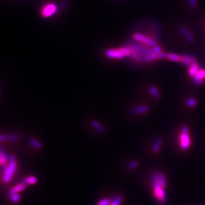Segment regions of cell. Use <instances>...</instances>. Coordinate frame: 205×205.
Returning a JSON list of instances; mask_svg holds the SVG:
<instances>
[{"label":"cell","mask_w":205,"mask_h":205,"mask_svg":"<svg viewBox=\"0 0 205 205\" xmlns=\"http://www.w3.org/2000/svg\"><path fill=\"white\" fill-rule=\"evenodd\" d=\"M163 143V140L161 137H157L155 139L152 145V151L154 154H157L160 151Z\"/></svg>","instance_id":"obj_11"},{"label":"cell","mask_w":205,"mask_h":205,"mask_svg":"<svg viewBox=\"0 0 205 205\" xmlns=\"http://www.w3.org/2000/svg\"><path fill=\"white\" fill-rule=\"evenodd\" d=\"M150 110L149 108L146 105H141V106H137L133 107L132 108V112L134 114L140 115V114H144L147 113V111Z\"/></svg>","instance_id":"obj_10"},{"label":"cell","mask_w":205,"mask_h":205,"mask_svg":"<svg viewBox=\"0 0 205 205\" xmlns=\"http://www.w3.org/2000/svg\"><path fill=\"white\" fill-rule=\"evenodd\" d=\"M29 143H30L31 146L34 147L35 149H37V150H40V149L42 148L41 143L39 141H38L36 139H34V138L29 139Z\"/></svg>","instance_id":"obj_18"},{"label":"cell","mask_w":205,"mask_h":205,"mask_svg":"<svg viewBox=\"0 0 205 205\" xmlns=\"http://www.w3.org/2000/svg\"><path fill=\"white\" fill-rule=\"evenodd\" d=\"M91 125L93 128L100 133H105L106 129L104 128V127L100 124V122L96 120H92L91 122Z\"/></svg>","instance_id":"obj_13"},{"label":"cell","mask_w":205,"mask_h":205,"mask_svg":"<svg viewBox=\"0 0 205 205\" xmlns=\"http://www.w3.org/2000/svg\"><path fill=\"white\" fill-rule=\"evenodd\" d=\"M20 199H21V196L19 193H16V194H13V195H11V200H12V202L13 203H17L18 202H19Z\"/></svg>","instance_id":"obj_21"},{"label":"cell","mask_w":205,"mask_h":205,"mask_svg":"<svg viewBox=\"0 0 205 205\" xmlns=\"http://www.w3.org/2000/svg\"><path fill=\"white\" fill-rule=\"evenodd\" d=\"M149 92L150 94L155 98H159L160 97V92L155 87H150L149 88Z\"/></svg>","instance_id":"obj_19"},{"label":"cell","mask_w":205,"mask_h":205,"mask_svg":"<svg viewBox=\"0 0 205 205\" xmlns=\"http://www.w3.org/2000/svg\"><path fill=\"white\" fill-rule=\"evenodd\" d=\"M133 39H135L137 41H139L142 43L145 44H146L147 46H150V47H154L155 45H157V43L154 41V39H152L150 37H148L145 36L142 34H140V33H135V34L133 35Z\"/></svg>","instance_id":"obj_4"},{"label":"cell","mask_w":205,"mask_h":205,"mask_svg":"<svg viewBox=\"0 0 205 205\" xmlns=\"http://www.w3.org/2000/svg\"><path fill=\"white\" fill-rule=\"evenodd\" d=\"M25 188H26V185L23 182L22 183H19L11 189L9 191V194L11 195H13V194L19 193L21 191H23L25 189Z\"/></svg>","instance_id":"obj_12"},{"label":"cell","mask_w":205,"mask_h":205,"mask_svg":"<svg viewBox=\"0 0 205 205\" xmlns=\"http://www.w3.org/2000/svg\"><path fill=\"white\" fill-rule=\"evenodd\" d=\"M191 140L189 135V128L187 125H183L181 128V134L180 136V147L182 150H187L191 146Z\"/></svg>","instance_id":"obj_3"},{"label":"cell","mask_w":205,"mask_h":205,"mask_svg":"<svg viewBox=\"0 0 205 205\" xmlns=\"http://www.w3.org/2000/svg\"><path fill=\"white\" fill-rule=\"evenodd\" d=\"M189 4L190 7L195 9L197 6V1L196 0H189Z\"/></svg>","instance_id":"obj_27"},{"label":"cell","mask_w":205,"mask_h":205,"mask_svg":"<svg viewBox=\"0 0 205 205\" xmlns=\"http://www.w3.org/2000/svg\"><path fill=\"white\" fill-rule=\"evenodd\" d=\"M138 162H137L136 161H131L128 162V167L129 169H134L138 167Z\"/></svg>","instance_id":"obj_26"},{"label":"cell","mask_w":205,"mask_h":205,"mask_svg":"<svg viewBox=\"0 0 205 205\" xmlns=\"http://www.w3.org/2000/svg\"><path fill=\"white\" fill-rule=\"evenodd\" d=\"M25 185H35L36 184L37 182H38V179L37 178L34 177V176H29L25 178L23 181Z\"/></svg>","instance_id":"obj_16"},{"label":"cell","mask_w":205,"mask_h":205,"mask_svg":"<svg viewBox=\"0 0 205 205\" xmlns=\"http://www.w3.org/2000/svg\"><path fill=\"white\" fill-rule=\"evenodd\" d=\"M178 30H179L181 35L183 36L189 42H193L194 41H195V37H194L193 33L190 31L189 29L187 27H186L185 26L183 25L180 26L179 28H178Z\"/></svg>","instance_id":"obj_8"},{"label":"cell","mask_w":205,"mask_h":205,"mask_svg":"<svg viewBox=\"0 0 205 205\" xmlns=\"http://www.w3.org/2000/svg\"><path fill=\"white\" fill-rule=\"evenodd\" d=\"M196 58L195 56L191 55H184L181 56L180 62L186 66L190 67L195 63H196Z\"/></svg>","instance_id":"obj_6"},{"label":"cell","mask_w":205,"mask_h":205,"mask_svg":"<svg viewBox=\"0 0 205 205\" xmlns=\"http://www.w3.org/2000/svg\"><path fill=\"white\" fill-rule=\"evenodd\" d=\"M19 139V136L17 135V134L12 133V134H9V135H7V141H17Z\"/></svg>","instance_id":"obj_22"},{"label":"cell","mask_w":205,"mask_h":205,"mask_svg":"<svg viewBox=\"0 0 205 205\" xmlns=\"http://www.w3.org/2000/svg\"><path fill=\"white\" fill-rule=\"evenodd\" d=\"M153 50H154V53H157V54H159V53H161V52H162V50H161V48L160 46L159 45H155L154 47H153Z\"/></svg>","instance_id":"obj_28"},{"label":"cell","mask_w":205,"mask_h":205,"mask_svg":"<svg viewBox=\"0 0 205 205\" xmlns=\"http://www.w3.org/2000/svg\"><path fill=\"white\" fill-rule=\"evenodd\" d=\"M111 200L110 199H104L99 200L97 203V205H110Z\"/></svg>","instance_id":"obj_25"},{"label":"cell","mask_w":205,"mask_h":205,"mask_svg":"<svg viewBox=\"0 0 205 205\" xmlns=\"http://www.w3.org/2000/svg\"><path fill=\"white\" fill-rule=\"evenodd\" d=\"M199 70H200V66L198 64H197V63L193 64V65H191L189 67V76L191 77H194Z\"/></svg>","instance_id":"obj_15"},{"label":"cell","mask_w":205,"mask_h":205,"mask_svg":"<svg viewBox=\"0 0 205 205\" xmlns=\"http://www.w3.org/2000/svg\"><path fill=\"white\" fill-rule=\"evenodd\" d=\"M57 12V6L54 3H49L43 7L42 9V16L44 17H48Z\"/></svg>","instance_id":"obj_5"},{"label":"cell","mask_w":205,"mask_h":205,"mask_svg":"<svg viewBox=\"0 0 205 205\" xmlns=\"http://www.w3.org/2000/svg\"><path fill=\"white\" fill-rule=\"evenodd\" d=\"M9 157H7L6 152L2 150L1 151H0V165H1V166H6L9 162Z\"/></svg>","instance_id":"obj_14"},{"label":"cell","mask_w":205,"mask_h":205,"mask_svg":"<svg viewBox=\"0 0 205 205\" xmlns=\"http://www.w3.org/2000/svg\"><path fill=\"white\" fill-rule=\"evenodd\" d=\"M196 100L195 98H188V100H187V104L189 107L190 108H193L195 107L196 105Z\"/></svg>","instance_id":"obj_24"},{"label":"cell","mask_w":205,"mask_h":205,"mask_svg":"<svg viewBox=\"0 0 205 205\" xmlns=\"http://www.w3.org/2000/svg\"><path fill=\"white\" fill-rule=\"evenodd\" d=\"M181 56L175 53H169L167 55V58L173 62H181Z\"/></svg>","instance_id":"obj_17"},{"label":"cell","mask_w":205,"mask_h":205,"mask_svg":"<svg viewBox=\"0 0 205 205\" xmlns=\"http://www.w3.org/2000/svg\"><path fill=\"white\" fill-rule=\"evenodd\" d=\"M205 82V69H200L193 77V83L200 85Z\"/></svg>","instance_id":"obj_7"},{"label":"cell","mask_w":205,"mask_h":205,"mask_svg":"<svg viewBox=\"0 0 205 205\" xmlns=\"http://www.w3.org/2000/svg\"><path fill=\"white\" fill-rule=\"evenodd\" d=\"M122 201V198L120 196H117L111 200L110 205H120Z\"/></svg>","instance_id":"obj_23"},{"label":"cell","mask_w":205,"mask_h":205,"mask_svg":"<svg viewBox=\"0 0 205 205\" xmlns=\"http://www.w3.org/2000/svg\"><path fill=\"white\" fill-rule=\"evenodd\" d=\"M153 187H154V195L155 199L160 204H165L167 202V193L159 179V173H154L152 176Z\"/></svg>","instance_id":"obj_1"},{"label":"cell","mask_w":205,"mask_h":205,"mask_svg":"<svg viewBox=\"0 0 205 205\" xmlns=\"http://www.w3.org/2000/svg\"><path fill=\"white\" fill-rule=\"evenodd\" d=\"M106 55L107 57L114 59H122L124 57V55L120 50L118 49H109L106 51Z\"/></svg>","instance_id":"obj_9"},{"label":"cell","mask_w":205,"mask_h":205,"mask_svg":"<svg viewBox=\"0 0 205 205\" xmlns=\"http://www.w3.org/2000/svg\"><path fill=\"white\" fill-rule=\"evenodd\" d=\"M159 182H160V183H161L162 187L163 188H165L167 183H166L165 175L163 174L162 173H159Z\"/></svg>","instance_id":"obj_20"},{"label":"cell","mask_w":205,"mask_h":205,"mask_svg":"<svg viewBox=\"0 0 205 205\" xmlns=\"http://www.w3.org/2000/svg\"><path fill=\"white\" fill-rule=\"evenodd\" d=\"M17 169V161L16 158L13 155H11L9 159V162L7 165L5 166V169H3V182L4 183H8L13 176Z\"/></svg>","instance_id":"obj_2"},{"label":"cell","mask_w":205,"mask_h":205,"mask_svg":"<svg viewBox=\"0 0 205 205\" xmlns=\"http://www.w3.org/2000/svg\"><path fill=\"white\" fill-rule=\"evenodd\" d=\"M5 140H7V136L2 134V135L0 136V141H1L2 142H3V141Z\"/></svg>","instance_id":"obj_29"}]
</instances>
